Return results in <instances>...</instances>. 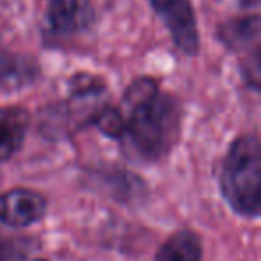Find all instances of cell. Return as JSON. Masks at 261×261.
<instances>
[{
	"label": "cell",
	"mask_w": 261,
	"mask_h": 261,
	"mask_svg": "<svg viewBox=\"0 0 261 261\" xmlns=\"http://www.w3.org/2000/svg\"><path fill=\"white\" fill-rule=\"evenodd\" d=\"M123 152L143 163H156L175 149L181 136L182 111L174 95L161 90L158 79L136 77L123 91Z\"/></svg>",
	"instance_id": "6da1fadb"
},
{
	"label": "cell",
	"mask_w": 261,
	"mask_h": 261,
	"mask_svg": "<svg viewBox=\"0 0 261 261\" xmlns=\"http://www.w3.org/2000/svg\"><path fill=\"white\" fill-rule=\"evenodd\" d=\"M222 197L236 215L257 218L261 210V145L256 135L234 138L218 175Z\"/></svg>",
	"instance_id": "7a4b0ae2"
},
{
	"label": "cell",
	"mask_w": 261,
	"mask_h": 261,
	"mask_svg": "<svg viewBox=\"0 0 261 261\" xmlns=\"http://www.w3.org/2000/svg\"><path fill=\"white\" fill-rule=\"evenodd\" d=\"M150 8L185 56H197L200 48L199 23L192 0H149Z\"/></svg>",
	"instance_id": "3957f363"
},
{
	"label": "cell",
	"mask_w": 261,
	"mask_h": 261,
	"mask_svg": "<svg viewBox=\"0 0 261 261\" xmlns=\"http://www.w3.org/2000/svg\"><path fill=\"white\" fill-rule=\"evenodd\" d=\"M48 211V200L38 190L11 188L0 193V224L25 229L38 224Z\"/></svg>",
	"instance_id": "277c9868"
},
{
	"label": "cell",
	"mask_w": 261,
	"mask_h": 261,
	"mask_svg": "<svg viewBox=\"0 0 261 261\" xmlns=\"http://www.w3.org/2000/svg\"><path fill=\"white\" fill-rule=\"evenodd\" d=\"M45 22L50 34L73 36L90 31L97 22L91 0H43Z\"/></svg>",
	"instance_id": "5b68a950"
},
{
	"label": "cell",
	"mask_w": 261,
	"mask_h": 261,
	"mask_svg": "<svg viewBox=\"0 0 261 261\" xmlns=\"http://www.w3.org/2000/svg\"><path fill=\"white\" fill-rule=\"evenodd\" d=\"M29 127L31 113L23 106H0V163L22 149Z\"/></svg>",
	"instance_id": "8992f818"
},
{
	"label": "cell",
	"mask_w": 261,
	"mask_h": 261,
	"mask_svg": "<svg viewBox=\"0 0 261 261\" xmlns=\"http://www.w3.org/2000/svg\"><path fill=\"white\" fill-rule=\"evenodd\" d=\"M261 18L257 13L229 18L217 29V38L232 52H250L259 48Z\"/></svg>",
	"instance_id": "52a82bcc"
},
{
	"label": "cell",
	"mask_w": 261,
	"mask_h": 261,
	"mask_svg": "<svg viewBox=\"0 0 261 261\" xmlns=\"http://www.w3.org/2000/svg\"><path fill=\"white\" fill-rule=\"evenodd\" d=\"M40 75V66L31 58L0 50V91H15L29 86Z\"/></svg>",
	"instance_id": "ba28073f"
},
{
	"label": "cell",
	"mask_w": 261,
	"mask_h": 261,
	"mask_svg": "<svg viewBox=\"0 0 261 261\" xmlns=\"http://www.w3.org/2000/svg\"><path fill=\"white\" fill-rule=\"evenodd\" d=\"M202 240L192 229H179L156 250V261H202Z\"/></svg>",
	"instance_id": "9c48e42d"
},
{
	"label": "cell",
	"mask_w": 261,
	"mask_h": 261,
	"mask_svg": "<svg viewBox=\"0 0 261 261\" xmlns=\"http://www.w3.org/2000/svg\"><path fill=\"white\" fill-rule=\"evenodd\" d=\"M38 240L29 236L11 234L0 229V261H23L33 256Z\"/></svg>",
	"instance_id": "30bf717a"
},
{
	"label": "cell",
	"mask_w": 261,
	"mask_h": 261,
	"mask_svg": "<svg viewBox=\"0 0 261 261\" xmlns=\"http://www.w3.org/2000/svg\"><path fill=\"white\" fill-rule=\"evenodd\" d=\"M104 90H106V81L100 75L83 72V73H75L70 79V91H72V98H75V100L97 97V95L104 93Z\"/></svg>",
	"instance_id": "8fae6325"
},
{
	"label": "cell",
	"mask_w": 261,
	"mask_h": 261,
	"mask_svg": "<svg viewBox=\"0 0 261 261\" xmlns=\"http://www.w3.org/2000/svg\"><path fill=\"white\" fill-rule=\"evenodd\" d=\"M240 4H242V8H257V4H259V0H240Z\"/></svg>",
	"instance_id": "7c38bea8"
}]
</instances>
